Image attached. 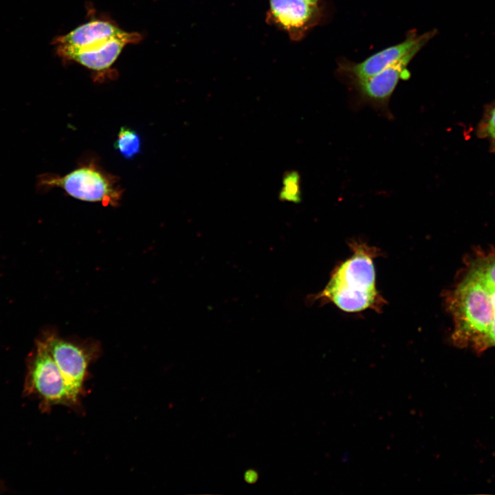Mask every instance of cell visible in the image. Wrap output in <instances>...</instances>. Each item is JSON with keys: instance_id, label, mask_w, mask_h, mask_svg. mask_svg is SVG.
<instances>
[{"instance_id": "obj_14", "label": "cell", "mask_w": 495, "mask_h": 495, "mask_svg": "<svg viewBox=\"0 0 495 495\" xmlns=\"http://www.w3.org/2000/svg\"><path fill=\"white\" fill-rule=\"evenodd\" d=\"M490 149L491 152L495 153V138L490 140Z\"/></svg>"}, {"instance_id": "obj_10", "label": "cell", "mask_w": 495, "mask_h": 495, "mask_svg": "<svg viewBox=\"0 0 495 495\" xmlns=\"http://www.w3.org/2000/svg\"><path fill=\"white\" fill-rule=\"evenodd\" d=\"M126 33L109 22L93 21L57 38L56 43L61 46L83 48L123 36Z\"/></svg>"}, {"instance_id": "obj_13", "label": "cell", "mask_w": 495, "mask_h": 495, "mask_svg": "<svg viewBox=\"0 0 495 495\" xmlns=\"http://www.w3.org/2000/svg\"><path fill=\"white\" fill-rule=\"evenodd\" d=\"M300 189L299 175L296 172L287 174L284 179L280 197L294 203L300 200Z\"/></svg>"}, {"instance_id": "obj_15", "label": "cell", "mask_w": 495, "mask_h": 495, "mask_svg": "<svg viewBox=\"0 0 495 495\" xmlns=\"http://www.w3.org/2000/svg\"><path fill=\"white\" fill-rule=\"evenodd\" d=\"M307 1V3L312 4V5H316L318 0H304Z\"/></svg>"}, {"instance_id": "obj_9", "label": "cell", "mask_w": 495, "mask_h": 495, "mask_svg": "<svg viewBox=\"0 0 495 495\" xmlns=\"http://www.w3.org/2000/svg\"><path fill=\"white\" fill-rule=\"evenodd\" d=\"M275 21L291 34H300L312 22L315 6L304 0H270Z\"/></svg>"}, {"instance_id": "obj_7", "label": "cell", "mask_w": 495, "mask_h": 495, "mask_svg": "<svg viewBox=\"0 0 495 495\" xmlns=\"http://www.w3.org/2000/svg\"><path fill=\"white\" fill-rule=\"evenodd\" d=\"M418 53L412 52L379 73L351 82L362 102L387 110L388 102L401 79L409 76L407 66Z\"/></svg>"}, {"instance_id": "obj_1", "label": "cell", "mask_w": 495, "mask_h": 495, "mask_svg": "<svg viewBox=\"0 0 495 495\" xmlns=\"http://www.w3.org/2000/svg\"><path fill=\"white\" fill-rule=\"evenodd\" d=\"M444 298L455 346L478 354L495 348V247L469 252Z\"/></svg>"}, {"instance_id": "obj_2", "label": "cell", "mask_w": 495, "mask_h": 495, "mask_svg": "<svg viewBox=\"0 0 495 495\" xmlns=\"http://www.w3.org/2000/svg\"><path fill=\"white\" fill-rule=\"evenodd\" d=\"M353 255L331 274L326 287L309 298L331 302L341 310L358 312L379 309L384 303L375 286L373 248L364 244H351Z\"/></svg>"}, {"instance_id": "obj_11", "label": "cell", "mask_w": 495, "mask_h": 495, "mask_svg": "<svg viewBox=\"0 0 495 495\" xmlns=\"http://www.w3.org/2000/svg\"><path fill=\"white\" fill-rule=\"evenodd\" d=\"M141 139L139 134L131 128L120 127L114 148L126 160H132L140 153Z\"/></svg>"}, {"instance_id": "obj_4", "label": "cell", "mask_w": 495, "mask_h": 495, "mask_svg": "<svg viewBox=\"0 0 495 495\" xmlns=\"http://www.w3.org/2000/svg\"><path fill=\"white\" fill-rule=\"evenodd\" d=\"M43 340L64 378L71 398L81 410L89 367L101 353L98 342L68 340L50 331L44 334Z\"/></svg>"}, {"instance_id": "obj_6", "label": "cell", "mask_w": 495, "mask_h": 495, "mask_svg": "<svg viewBox=\"0 0 495 495\" xmlns=\"http://www.w3.org/2000/svg\"><path fill=\"white\" fill-rule=\"evenodd\" d=\"M433 34L434 31L418 35L412 30L402 43L381 50L362 62H345L340 65V71L347 75L351 82L371 77L397 62L408 54L414 51L419 52Z\"/></svg>"}, {"instance_id": "obj_8", "label": "cell", "mask_w": 495, "mask_h": 495, "mask_svg": "<svg viewBox=\"0 0 495 495\" xmlns=\"http://www.w3.org/2000/svg\"><path fill=\"white\" fill-rule=\"evenodd\" d=\"M140 38L138 34L126 32L123 36L87 47L58 45L57 52L62 57L78 62L89 69L102 71L113 63L126 44L137 42Z\"/></svg>"}, {"instance_id": "obj_5", "label": "cell", "mask_w": 495, "mask_h": 495, "mask_svg": "<svg viewBox=\"0 0 495 495\" xmlns=\"http://www.w3.org/2000/svg\"><path fill=\"white\" fill-rule=\"evenodd\" d=\"M27 382L28 390L41 400L44 408L63 405L80 411L71 398L64 378L43 339L36 341L30 358Z\"/></svg>"}, {"instance_id": "obj_3", "label": "cell", "mask_w": 495, "mask_h": 495, "mask_svg": "<svg viewBox=\"0 0 495 495\" xmlns=\"http://www.w3.org/2000/svg\"><path fill=\"white\" fill-rule=\"evenodd\" d=\"M36 186L41 192L60 188L75 199L111 206L119 204L123 194L118 178L104 170L94 160L63 176L54 173L40 175Z\"/></svg>"}, {"instance_id": "obj_12", "label": "cell", "mask_w": 495, "mask_h": 495, "mask_svg": "<svg viewBox=\"0 0 495 495\" xmlns=\"http://www.w3.org/2000/svg\"><path fill=\"white\" fill-rule=\"evenodd\" d=\"M476 133L478 138L489 141L495 138V102L484 111L478 124Z\"/></svg>"}]
</instances>
